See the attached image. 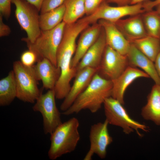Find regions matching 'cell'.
Listing matches in <instances>:
<instances>
[{
    "label": "cell",
    "mask_w": 160,
    "mask_h": 160,
    "mask_svg": "<svg viewBox=\"0 0 160 160\" xmlns=\"http://www.w3.org/2000/svg\"><path fill=\"white\" fill-rule=\"evenodd\" d=\"M64 4L57 8L49 12L40 14L39 25L41 30L52 29L63 21L65 12Z\"/></svg>",
    "instance_id": "cell-22"
},
{
    "label": "cell",
    "mask_w": 160,
    "mask_h": 160,
    "mask_svg": "<svg viewBox=\"0 0 160 160\" xmlns=\"http://www.w3.org/2000/svg\"><path fill=\"white\" fill-rule=\"evenodd\" d=\"M145 119L153 121L160 126V85L155 84L147 97L146 105L141 111Z\"/></svg>",
    "instance_id": "cell-19"
},
{
    "label": "cell",
    "mask_w": 160,
    "mask_h": 160,
    "mask_svg": "<svg viewBox=\"0 0 160 160\" xmlns=\"http://www.w3.org/2000/svg\"><path fill=\"white\" fill-rule=\"evenodd\" d=\"M106 46L105 34L102 28L96 41L84 54L76 67L77 72L87 68L98 69Z\"/></svg>",
    "instance_id": "cell-15"
},
{
    "label": "cell",
    "mask_w": 160,
    "mask_h": 160,
    "mask_svg": "<svg viewBox=\"0 0 160 160\" xmlns=\"http://www.w3.org/2000/svg\"><path fill=\"white\" fill-rule=\"evenodd\" d=\"M11 0H0V15L8 19L11 14Z\"/></svg>",
    "instance_id": "cell-28"
},
{
    "label": "cell",
    "mask_w": 160,
    "mask_h": 160,
    "mask_svg": "<svg viewBox=\"0 0 160 160\" xmlns=\"http://www.w3.org/2000/svg\"><path fill=\"white\" fill-rule=\"evenodd\" d=\"M143 8L146 11L151 10L158 5L160 4V0H155L153 1H145L143 2Z\"/></svg>",
    "instance_id": "cell-30"
},
{
    "label": "cell",
    "mask_w": 160,
    "mask_h": 160,
    "mask_svg": "<svg viewBox=\"0 0 160 160\" xmlns=\"http://www.w3.org/2000/svg\"><path fill=\"white\" fill-rule=\"evenodd\" d=\"M65 10L63 21L66 24L74 23L86 14L84 0H65Z\"/></svg>",
    "instance_id": "cell-23"
},
{
    "label": "cell",
    "mask_w": 160,
    "mask_h": 160,
    "mask_svg": "<svg viewBox=\"0 0 160 160\" xmlns=\"http://www.w3.org/2000/svg\"><path fill=\"white\" fill-rule=\"evenodd\" d=\"M66 24L63 21L55 28L41 32L33 43L25 42L28 49L34 52L37 61L45 58L57 66V53L61 41Z\"/></svg>",
    "instance_id": "cell-3"
},
{
    "label": "cell",
    "mask_w": 160,
    "mask_h": 160,
    "mask_svg": "<svg viewBox=\"0 0 160 160\" xmlns=\"http://www.w3.org/2000/svg\"><path fill=\"white\" fill-rule=\"evenodd\" d=\"M98 70L97 68H87L77 72L73 84L60 106L61 111H64L71 106L88 86Z\"/></svg>",
    "instance_id": "cell-11"
},
{
    "label": "cell",
    "mask_w": 160,
    "mask_h": 160,
    "mask_svg": "<svg viewBox=\"0 0 160 160\" xmlns=\"http://www.w3.org/2000/svg\"><path fill=\"white\" fill-rule=\"evenodd\" d=\"M141 77L150 78L144 71L137 68L129 66L118 78L112 81L111 97L123 105L124 95L127 88L135 80Z\"/></svg>",
    "instance_id": "cell-13"
},
{
    "label": "cell",
    "mask_w": 160,
    "mask_h": 160,
    "mask_svg": "<svg viewBox=\"0 0 160 160\" xmlns=\"http://www.w3.org/2000/svg\"><path fill=\"white\" fill-rule=\"evenodd\" d=\"M33 66H26L20 61H16L13 63V70L17 89V98L24 102L34 103L42 92L38 88L39 80Z\"/></svg>",
    "instance_id": "cell-4"
},
{
    "label": "cell",
    "mask_w": 160,
    "mask_h": 160,
    "mask_svg": "<svg viewBox=\"0 0 160 160\" xmlns=\"http://www.w3.org/2000/svg\"><path fill=\"white\" fill-rule=\"evenodd\" d=\"M141 14L121 19L115 24L125 37L130 42L147 35Z\"/></svg>",
    "instance_id": "cell-18"
},
{
    "label": "cell",
    "mask_w": 160,
    "mask_h": 160,
    "mask_svg": "<svg viewBox=\"0 0 160 160\" xmlns=\"http://www.w3.org/2000/svg\"><path fill=\"white\" fill-rule=\"evenodd\" d=\"M130 42L154 62L160 51V39L158 38L147 35Z\"/></svg>",
    "instance_id": "cell-21"
},
{
    "label": "cell",
    "mask_w": 160,
    "mask_h": 160,
    "mask_svg": "<svg viewBox=\"0 0 160 160\" xmlns=\"http://www.w3.org/2000/svg\"><path fill=\"white\" fill-rule=\"evenodd\" d=\"M98 23L104 31L106 45L120 54L126 55L130 42L118 29L114 23L100 20Z\"/></svg>",
    "instance_id": "cell-12"
},
{
    "label": "cell",
    "mask_w": 160,
    "mask_h": 160,
    "mask_svg": "<svg viewBox=\"0 0 160 160\" xmlns=\"http://www.w3.org/2000/svg\"><path fill=\"white\" fill-rule=\"evenodd\" d=\"M103 104L105 119L109 124L121 127L123 132L127 134L135 131L140 137L142 135L139 130L145 132L149 131V128L146 125L131 118L123 105L116 99L110 97L105 100Z\"/></svg>",
    "instance_id": "cell-5"
},
{
    "label": "cell",
    "mask_w": 160,
    "mask_h": 160,
    "mask_svg": "<svg viewBox=\"0 0 160 160\" xmlns=\"http://www.w3.org/2000/svg\"><path fill=\"white\" fill-rule=\"evenodd\" d=\"M113 83L103 78L97 72L86 88L63 114L68 116L87 109L95 113L101 108L105 100L111 96Z\"/></svg>",
    "instance_id": "cell-1"
},
{
    "label": "cell",
    "mask_w": 160,
    "mask_h": 160,
    "mask_svg": "<svg viewBox=\"0 0 160 160\" xmlns=\"http://www.w3.org/2000/svg\"><path fill=\"white\" fill-rule=\"evenodd\" d=\"M82 31L76 45L71 62L72 68H76L84 54L94 44L99 37L102 29L98 23L92 24Z\"/></svg>",
    "instance_id": "cell-14"
},
{
    "label": "cell",
    "mask_w": 160,
    "mask_h": 160,
    "mask_svg": "<svg viewBox=\"0 0 160 160\" xmlns=\"http://www.w3.org/2000/svg\"><path fill=\"white\" fill-rule=\"evenodd\" d=\"M86 14L89 15L94 12L105 0H84Z\"/></svg>",
    "instance_id": "cell-27"
},
{
    "label": "cell",
    "mask_w": 160,
    "mask_h": 160,
    "mask_svg": "<svg viewBox=\"0 0 160 160\" xmlns=\"http://www.w3.org/2000/svg\"><path fill=\"white\" fill-rule=\"evenodd\" d=\"M3 18V16L0 15V37H1L8 36L11 32V30L9 26L4 23Z\"/></svg>",
    "instance_id": "cell-29"
},
{
    "label": "cell",
    "mask_w": 160,
    "mask_h": 160,
    "mask_svg": "<svg viewBox=\"0 0 160 160\" xmlns=\"http://www.w3.org/2000/svg\"><path fill=\"white\" fill-rule=\"evenodd\" d=\"M132 0H105L108 3H113L116 4L118 6H125L130 4Z\"/></svg>",
    "instance_id": "cell-31"
},
{
    "label": "cell",
    "mask_w": 160,
    "mask_h": 160,
    "mask_svg": "<svg viewBox=\"0 0 160 160\" xmlns=\"http://www.w3.org/2000/svg\"><path fill=\"white\" fill-rule=\"evenodd\" d=\"M65 0H44L40 10V14L55 9L62 5Z\"/></svg>",
    "instance_id": "cell-26"
},
{
    "label": "cell",
    "mask_w": 160,
    "mask_h": 160,
    "mask_svg": "<svg viewBox=\"0 0 160 160\" xmlns=\"http://www.w3.org/2000/svg\"><path fill=\"white\" fill-rule=\"evenodd\" d=\"M35 6L40 11L41 7L44 0H26Z\"/></svg>",
    "instance_id": "cell-33"
},
{
    "label": "cell",
    "mask_w": 160,
    "mask_h": 160,
    "mask_svg": "<svg viewBox=\"0 0 160 160\" xmlns=\"http://www.w3.org/2000/svg\"><path fill=\"white\" fill-rule=\"evenodd\" d=\"M55 98L54 89H49L44 94L42 92L32 108L34 111L39 112L42 116L43 130L45 134L50 135L62 123Z\"/></svg>",
    "instance_id": "cell-8"
},
{
    "label": "cell",
    "mask_w": 160,
    "mask_h": 160,
    "mask_svg": "<svg viewBox=\"0 0 160 160\" xmlns=\"http://www.w3.org/2000/svg\"><path fill=\"white\" fill-rule=\"evenodd\" d=\"M108 124L105 119L103 122H98L91 126L89 134L90 147L84 160H91L95 154L101 159L105 158L107 147L113 142L108 129Z\"/></svg>",
    "instance_id": "cell-10"
},
{
    "label": "cell",
    "mask_w": 160,
    "mask_h": 160,
    "mask_svg": "<svg viewBox=\"0 0 160 160\" xmlns=\"http://www.w3.org/2000/svg\"><path fill=\"white\" fill-rule=\"evenodd\" d=\"M38 60L36 54L33 51L28 49L24 52L21 55L20 61L24 65L28 67L32 66Z\"/></svg>",
    "instance_id": "cell-25"
},
{
    "label": "cell",
    "mask_w": 160,
    "mask_h": 160,
    "mask_svg": "<svg viewBox=\"0 0 160 160\" xmlns=\"http://www.w3.org/2000/svg\"><path fill=\"white\" fill-rule=\"evenodd\" d=\"M15 6V15L21 28L26 32L27 37L22 41L33 43L40 35L41 30L39 25L38 9L26 0H11Z\"/></svg>",
    "instance_id": "cell-6"
},
{
    "label": "cell",
    "mask_w": 160,
    "mask_h": 160,
    "mask_svg": "<svg viewBox=\"0 0 160 160\" xmlns=\"http://www.w3.org/2000/svg\"><path fill=\"white\" fill-rule=\"evenodd\" d=\"M145 12L143 2L135 4L112 7L109 5L105 1L92 13L79 20L89 25L97 23L100 20L115 23L124 17L141 14Z\"/></svg>",
    "instance_id": "cell-7"
},
{
    "label": "cell",
    "mask_w": 160,
    "mask_h": 160,
    "mask_svg": "<svg viewBox=\"0 0 160 160\" xmlns=\"http://www.w3.org/2000/svg\"><path fill=\"white\" fill-rule=\"evenodd\" d=\"M147 35L160 39V15L156 10L147 11L141 14Z\"/></svg>",
    "instance_id": "cell-24"
},
{
    "label": "cell",
    "mask_w": 160,
    "mask_h": 160,
    "mask_svg": "<svg viewBox=\"0 0 160 160\" xmlns=\"http://www.w3.org/2000/svg\"><path fill=\"white\" fill-rule=\"evenodd\" d=\"M33 66L38 79L42 81L44 88L54 89L60 76V68L46 58L40 59Z\"/></svg>",
    "instance_id": "cell-16"
},
{
    "label": "cell",
    "mask_w": 160,
    "mask_h": 160,
    "mask_svg": "<svg viewBox=\"0 0 160 160\" xmlns=\"http://www.w3.org/2000/svg\"><path fill=\"white\" fill-rule=\"evenodd\" d=\"M147 0H132L130 4H135L142 3Z\"/></svg>",
    "instance_id": "cell-34"
},
{
    "label": "cell",
    "mask_w": 160,
    "mask_h": 160,
    "mask_svg": "<svg viewBox=\"0 0 160 160\" xmlns=\"http://www.w3.org/2000/svg\"><path fill=\"white\" fill-rule=\"evenodd\" d=\"M156 7V10L160 15V4L157 5Z\"/></svg>",
    "instance_id": "cell-35"
},
{
    "label": "cell",
    "mask_w": 160,
    "mask_h": 160,
    "mask_svg": "<svg viewBox=\"0 0 160 160\" xmlns=\"http://www.w3.org/2000/svg\"><path fill=\"white\" fill-rule=\"evenodd\" d=\"M17 89L14 72L10 71L7 75L0 80V105H10L17 97Z\"/></svg>",
    "instance_id": "cell-20"
},
{
    "label": "cell",
    "mask_w": 160,
    "mask_h": 160,
    "mask_svg": "<svg viewBox=\"0 0 160 160\" xmlns=\"http://www.w3.org/2000/svg\"><path fill=\"white\" fill-rule=\"evenodd\" d=\"M155 68L160 79V51L154 62Z\"/></svg>",
    "instance_id": "cell-32"
},
{
    "label": "cell",
    "mask_w": 160,
    "mask_h": 160,
    "mask_svg": "<svg viewBox=\"0 0 160 160\" xmlns=\"http://www.w3.org/2000/svg\"><path fill=\"white\" fill-rule=\"evenodd\" d=\"M131 43L126 56L129 66L140 68L148 74L155 83L160 85V79L156 71L154 62Z\"/></svg>",
    "instance_id": "cell-17"
},
{
    "label": "cell",
    "mask_w": 160,
    "mask_h": 160,
    "mask_svg": "<svg viewBox=\"0 0 160 160\" xmlns=\"http://www.w3.org/2000/svg\"><path fill=\"white\" fill-rule=\"evenodd\" d=\"M78 119L72 117L62 123L50 134V145L48 151L49 159L55 160L73 151L80 139Z\"/></svg>",
    "instance_id": "cell-2"
},
{
    "label": "cell",
    "mask_w": 160,
    "mask_h": 160,
    "mask_svg": "<svg viewBox=\"0 0 160 160\" xmlns=\"http://www.w3.org/2000/svg\"><path fill=\"white\" fill-rule=\"evenodd\" d=\"M128 66L126 55L107 45L97 73L103 78L112 81L118 78Z\"/></svg>",
    "instance_id": "cell-9"
}]
</instances>
